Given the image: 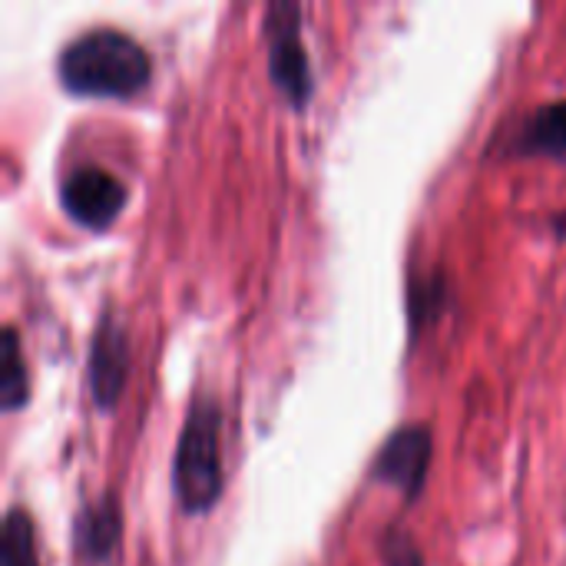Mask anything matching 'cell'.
<instances>
[{
    "label": "cell",
    "mask_w": 566,
    "mask_h": 566,
    "mask_svg": "<svg viewBox=\"0 0 566 566\" xmlns=\"http://www.w3.org/2000/svg\"><path fill=\"white\" fill-rule=\"evenodd\" d=\"M0 398L3 411H17L27 405V365L20 355V338L17 328H3V358H0Z\"/></svg>",
    "instance_id": "obj_10"
},
{
    "label": "cell",
    "mask_w": 566,
    "mask_h": 566,
    "mask_svg": "<svg viewBox=\"0 0 566 566\" xmlns=\"http://www.w3.org/2000/svg\"><path fill=\"white\" fill-rule=\"evenodd\" d=\"M126 186L103 166H76L63 186H60V202L70 212L73 222L83 229L103 232L106 226L116 222V216L126 206Z\"/></svg>",
    "instance_id": "obj_4"
},
{
    "label": "cell",
    "mask_w": 566,
    "mask_h": 566,
    "mask_svg": "<svg viewBox=\"0 0 566 566\" xmlns=\"http://www.w3.org/2000/svg\"><path fill=\"white\" fill-rule=\"evenodd\" d=\"M265 43L275 90L292 106H302L312 96V66L302 40V10L295 3H272L265 10Z\"/></svg>",
    "instance_id": "obj_3"
},
{
    "label": "cell",
    "mask_w": 566,
    "mask_h": 566,
    "mask_svg": "<svg viewBox=\"0 0 566 566\" xmlns=\"http://www.w3.org/2000/svg\"><path fill=\"white\" fill-rule=\"evenodd\" d=\"M385 566H424L418 544L405 534V531H391L381 544Z\"/></svg>",
    "instance_id": "obj_11"
},
{
    "label": "cell",
    "mask_w": 566,
    "mask_h": 566,
    "mask_svg": "<svg viewBox=\"0 0 566 566\" xmlns=\"http://www.w3.org/2000/svg\"><path fill=\"white\" fill-rule=\"evenodd\" d=\"M222 411L209 398H196L172 458V491L186 514H206L222 494Z\"/></svg>",
    "instance_id": "obj_2"
},
{
    "label": "cell",
    "mask_w": 566,
    "mask_h": 566,
    "mask_svg": "<svg viewBox=\"0 0 566 566\" xmlns=\"http://www.w3.org/2000/svg\"><path fill=\"white\" fill-rule=\"evenodd\" d=\"M0 566H40L33 521L23 507H10L0 527Z\"/></svg>",
    "instance_id": "obj_9"
},
{
    "label": "cell",
    "mask_w": 566,
    "mask_h": 566,
    "mask_svg": "<svg viewBox=\"0 0 566 566\" xmlns=\"http://www.w3.org/2000/svg\"><path fill=\"white\" fill-rule=\"evenodd\" d=\"M76 544L83 551V557L90 564H103L109 560V554L119 544V507L113 497H99L96 504H90L80 521H76Z\"/></svg>",
    "instance_id": "obj_8"
},
{
    "label": "cell",
    "mask_w": 566,
    "mask_h": 566,
    "mask_svg": "<svg viewBox=\"0 0 566 566\" xmlns=\"http://www.w3.org/2000/svg\"><path fill=\"white\" fill-rule=\"evenodd\" d=\"M428 468H431V431L424 424H408L385 441L371 468V478L388 488H398L405 501H415L428 481Z\"/></svg>",
    "instance_id": "obj_5"
},
{
    "label": "cell",
    "mask_w": 566,
    "mask_h": 566,
    "mask_svg": "<svg viewBox=\"0 0 566 566\" xmlns=\"http://www.w3.org/2000/svg\"><path fill=\"white\" fill-rule=\"evenodd\" d=\"M56 76L76 96L129 99L146 90L153 76V60L146 46L129 33L99 27L63 46L56 60Z\"/></svg>",
    "instance_id": "obj_1"
},
{
    "label": "cell",
    "mask_w": 566,
    "mask_h": 566,
    "mask_svg": "<svg viewBox=\"0 0 566 566\" xmlns=\"http://www.w3.org/2000/svg\"><path fill=\"white\" fill-rule=\"evenodd\" d=\"M126 371H129V345H126V332L116 318L99 322L93 348H90V388L99 408H113L123 385H126Z\"/></svg>",
    "instance_id": "obj_6"
},
{
    "label": "cell",
    "mask_w": 566,
    "mask_h": 566,
    "mask_svg": "<svg viewBox=\"0 0 566 566\" xmlns=\"http://www.w3.org/2000/svg\"><path fill=\"white\" fill-rule=\"evenodd\" d=\"M514 153L566 159V99L547 103L531 113L514 133Z\"/></svg>",
    "instance_id": "obj_7"
}]
</instances>
